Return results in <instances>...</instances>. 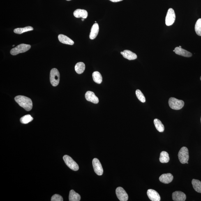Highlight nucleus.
<instances>
[{
    "label": "nucleus",
    "mask_w": 201,
    "mask_h": 201,
    "mask_svg": "<svg viewBox=\"0 0 201 201\" xmlns=\"http://www.w3.org/2000/svg\"><path fill=\"white\" fill-rule=\"evenodd\" d=\"M154 124L157 130L160 132H163L164 130V126L161 121L158 119H155Z\"/></svg>",
    "instance_id": "25"
},
{
    "label": "nucleus",
    "mask_w": 201,
    "mask_h": 201,
    "mask_svg": "<svg viewBox=\"0 0 201 201\" xmlns=\"http://www.w3.org/2000/svg\"><path fill=\"white\" fill-rule=\"evenodd\" d=\"M50 81L53 86H56L59 84L60 73L56 68L52 69L50 72Z\"/></svg>",
    "instance_id": "4"
},
{
    "label": "nucleus",
    "mask_w": 201,
    "mask_h": 201,
    "mask_svg": "<svg viewBox=\"0 0 201 201\" xmlns=\"http://www.w3.org/2000/svg\"><path fill=\"white\" fill-rule=\"evenodd\" d=\"M136 94L137 98L140 101L143 103H145L146 101L145 97L144 96L143 93H142V92L140 90H137L136 91Z\"/></svg>",
    "instance_id": "28"
},
{
    "label": "nucleus",
    "mask_w": 201,
    "mask_h": 201,
    "mask_svg": "<svg viewBox=\"0 0 201 201\" xmlns=\"http://www.w3.org/2000/svg\"><path fill=\"white\" fill-rule=\"evenodd\" d=\"M168 104L170 108L175 110H180L184 105V102L183 100H178L174 97L169 99Z\"/></svg>",
    "instance_id": "3"
},
{
    "label": "nucleus",
    "mask_w": 201,
    "mask_h": 201,
    "mask_svg": "<svg viewBox=\"0 0 201 201\" xmlns=\"http://www.w3.org/2000/svg\"><path fill=\"white\" fill-rule=\"evenodd\" d=\"M31 47V46L29 45L25 44H20L15 48L12 49L10 51V53L12 55H17L21 53L26 52V51L29 50Z\"/></svg>",
    "instance_id": "2"
},
{
    "label": "nucleus",
    "mask_w": 201,
    "mask_h": 201,
    "mask_svg": "<svg viewBox=\"0 0 201 201\" xmlns=\"http://www.w3.org/2000/svg\"><path fill=\"white\" fill-rule=\"evenodd\" d=\"M123 57L128 60H133L136 59V54L128 50H125L123 52Z\"/></svg>",
    "instance_id": "18"
},
{
    "label": "nucleus",
    "mask_w": 201,
    "mask_h": 201,
    "mask_svg": "<svg viewBox=\"0 0 201 201\" xmlns=\"http://www.w3.org/2000/svg\"><path fill=\"white\" fill-rule=\"evenodd\" d=\"M116 194L117 198L121 201L128 200V195L126 191L121 187H118L116 189Z\"/></svg>",
    "instance_id": "9"
},
{
    "label": "nucleus",
    "mask_w": 201,
    "mask_h": 201,
    "mask_svg": "<svg viewBox=\"0 0 201 201\" xmlns=\"http://www.w3.org/2000/svg\"><path fill=\"white\" fill-rule=\"evenodd\" d=\"M173 200L175 201H184L186 199V195L183 192L176 191L172 194Z\"/></svg>",
    "instance_id": "12"
},
{
    "label": "nucleus",
    "mask_w": 201,
    "mask_h": 201,
    "mask_svg": "<svg viewBox=\"0 0 201 201\" xmlns=\"http://www.w3.org/2000/svg\"><path fill=\"white\" fill-rule=\"evenodd\" d=\"M63 159L66 165L72 170L77 171L79 170L78 165L70 156L65 155L63 157Z\"/></svg>",
    "instance_id": "6"
},
{
    "label": "nucleus",
    "mask_w": 201,
    "mask_h": 201,
    "mask_svg": "<svg viewBox=\"0 0 201 201\" xmlns=\"http://www.w3.org/2000/svg\"><path fill=\"white\" fill-rule=\"evenodd\" d=\"M148 197L151 201H160V197L157 192L154 190H148L147 192Z\"/></svg>",
    "instance_id": "10"
},
{
    "label": "nucleus",
    "mask_w": 201,
    "mask_h": 201,
    "mask_svg": "<svg viewBox=\"0 0 201 201\" xmlns=\"http://www.w3.org/2000/svg\"><path fill=\"white\" fill-rule=\"evenodd\" d=\"M73 15L77 18H82L86 19L88 17V13L85 10L77 9L74 12Z\"/></svg>",
    "instance_id": "17"
},
{
    "label": "nucleus",
    "mask_w": 201,
    "mask_h": 201,
    "mask_svg": "<svg viewBox=\"0 0 201 201\" xmlns=\"http://www.w3.org/2000/svg\"><path fill=\"white\" fill-rule=\"evenodd\" d=\"M173 179V176L170 173L163 174L159 178L160 181L164 184H168L172 182Z\"/></svg>",
    "instance_id": "13"
},
{
    "label": "nucleus",
    "mask_w": 201,
    "mask_h": 201,
    "mask_svg": "<svg viewBox=\"0 0 201 201\" xmlns=\"http://www.w3.org/2000/svg\"><path fill=\"white\" fill-rule=\"evenodd\" d=\"M93 165L94 171L97 175H101L103 173V169L99 160L95 158L93 160Z\"/></svg>",
    "instance_id": "8"
},
{
    "label": "nucleus",
    "mask_w": 201,
    "mask_h": 201,
    "mask_svg": "<svg viewBox=\"0 0 201 201\" xmlns=\"http://www.w3.org/2000/svg\"><path fill=\"white\" fill-rule=\"evenodd\" d=\"M173 52H175V50H173Z\"/></svg>",
    "instance_id": "36"
},
{
    "label": "nucleus",
    "mask_w": 201,
    "mask_h": 201,
    "mask_svg": "<svg viewBox=\"0 0 201 201\" xmlns=\"http://www.w3.org/2000/svg\"><path fill=\"white\" fill-rule=\"evenodd\" d=\"M175 14L172 8H170L168 11L165 18V23L167 26L172 25L175 20Z\"/></svg>",
    "instance_id": "7"
},
{
    "label": "nucleus",
    "mask_w": 201,
    "mask_h": 201,
    "mask_svg": "<svg viewBox=\"0 0 201 201\" xmlns=\"http://www.w3.org/2000/svg\"><path fill=\"white\" fill-rule=\"evenodd\" d=\"M121 54H122V55H123V52H121Z\"/></svg>",
    "instance_id": "31"
},
{
    "label": "nucleus",
    "mask_w": 201,
    "mask_h": 201,
    "mask_svg": "<svg viewBox=\"0 0 201 201\" xmlns=\"http://www.w3.org/2000/svg\"></svg>",
    "instance_id": "39"
},
{
    "label": "nucleus",
    "mask_w": 201,
    "mask_h": 201,
    "mask_svg": "<svg viewBox=\"0 0 201 201\" xmlns=\"http://www.w3.org/2000/svg\"><path fill=\"white\" fill-rule=\"evenodd\" d=\"M179 47H180V48H182V47H181V46H179Z\"/></svg>",
    "instance_id": "33"
},
{
    "label": "nucleus",
    "mask_w": 201,
    "mask_h": 201,
    "mask_svg": "<svg viewBox=\"0 0 201 201\" xmlns=\"http://www.w3.org/2000/svg\"><path fill=\"white\" fill-rule=\"evenodd\" d=\"M110 1L112 2H119L122 1L123 0H110Z\"/></svg>",
    "instance_id": "30"
},
{
    "label": "nucleus",
    "mask_w": 201,
    "mask_h": 201,
    "mask_svg": "<svg viewBox=\"0 0 201 201\" xmlns=\"http://www.w3.org/2000/svg\"><path fill=\"white\" fill-rule=\"evenodd\" d=\"M160 160L162 163H167L170 160L168 153L166 152L163 151L160 153Z\"/></svg>",
    "instance_id": "21"
},
{
    "label": "nucleus",
    "mask_w": 201,
    "mask_h": 201,
    "mask_svg": "<svg viewBox=\"0 0 201 201\" xmlns=\"http://www.w3.org/2000/svg\"><path fill=\"white\" fill-rule=\"evenodd\" d=\"M15 101L21 107L27 111L31 110L33 108V103L30 98L27 97L18 96L15 98Z\"/></svg>",
    "instance_id": "1"
},
{
    "label": "nucleus",
    "mask_w": 201,
    "mask_h": 201,
    "mask_svg": "<svg viewBox=\"0 0 201 201\" xmlns=\"http://www.w3.org/2000/svg\"><path fill=\"white\" fill-rule=\"evenodd\" d=\"M93 81L98 84L101 83L103 78L102 75L99 72L96 71L93 72Z\"/></svg>",
    "instance_id": "24"
},
{
    "label": "nucleus",
    "mask_w": 201,
    "mask_h": 201,
    "mask_svg": "<svg viewBox=\"0 0 201 201\" xmlns=\"http://www.w3.org/2000/svg\"><path fill=\"white\" fill-rule=\"evenodd\" d=\"M187 163V164H188V162H187V163Z\"/></svg>",
    "instance_id": "37"
},
{
    "label": "nucleus",
    "mask_w": 201,
    "mask_h": 201,
    "mask_svg": "<svg viewBox=\"0 0 201 201\" xmlns=\"http://www.w3.org/2000/svg\"><path fill=\"white\" fill-rule=\"evenodd\" d=\"M179 160L181 164H185L189 160V153L187 148L183 147L180 150L178 154Z\"/></svg>",
    "instance_id": "5"
},
{
    "label": "nucleus",
    "mask_w": 201,
    "mask_h": 201,
    "mask_svg": "<svg viewBox=\"0 0 201 201\" xmlns=\"http://www.w3.org/2000/svg\"><path fill=\"white\" fill-rule=\"evenodd\" d=\"M86 99L88 101L95 104L99 103V99L95 93L91 91H88L85 94Z\"/></svg>",
    "instance_id": "11"
},
{
    "label": "nucleus",
    "mask_w": 201,
    "mask_h": 201,
    "mask_svg": "<svg viewBox=\"0 0 201 201\" xmlns=\"http://www.w3.org/2000/svg\"><path fill=\"white\" fill-rule=\"evenodd\" d=\"M84 18H82V21H84Z\"/></svg>",
    "instance_id": "32"
},
{
    "label": "nucleus",
    "mask_w": 201,
    "mask_h": 201,
    "mask_svg": "<svg viewBox=\"0 0 201 201\" xmlns=\"http://www.w3.org/2000/svg\"><path fill=\"white\" fill-rule=\"evenodd\" d=\"M174 50L175 53L180 56L187 57H191L192 56L191 53L179 47H176Z\"/></svg>",
    "instance_id": "14"
},
{
    "label": "nucleus",
    "mask_w": 201,
    "mask_h": 201,
    "mask_svg": "<svg viewBox=\"0 0 201 201\" xmlns=\"http://www.w3.org/2000/svg\"><path fill=\"white\" fill-rule=\"evenodd\" d=\"M14 46H15V45H12V46L14 47Z\"/></svg>",
    "instance_id": "35"
},
{
    "label": "nucleus",
    "mask_w": 201,
    "mask_h": 201,
    "mask_svg": "<svg viewBox=\"0 0 201 201\" xmlns=\"http://www.w3.org/2000/svg\"><path fill=\"white\" fill-rule=\"evenodd\" d=\"M66 1H71V0H66Z\"/></svg>",
    "instance_id": "34"
},
{
    "label": "nucleus",
    "mask_w": 201,
    "mask_h": 201,
    "mask_svg": "<svg viewBox=\"0 0 201 201\" xmlns=\"http://www.w3.org/2000/svg\"><path fill=\"white\" fill-rule=\"evenodd\" d=\"M75 69L77 73L81 74L83 73L85 70V65L83 62H78L76 65Z\"/></svg>",
    "instance_id": "20"
},
{
    "label": "nucleus",
    "mask_w": 201,
    "mask_h": 201,
    "mask_svg": "<svg viewBox=\"0 0 201 201\" xmlns=\"http://www.w3.org/2000/svg\"><path fill=\"white\" fill-rule=\"evenodd\" d=\"M99 31V27L98 24L97 23H96L93 25L91 28V32L89 34L90 39L91 40H93L96 38L97 36Z\"/></svg>",
    "instance_id": "16"
},
{
    "label": "nucleus",
    "mask_w": 201,
    "mask_h": 201,
    "mask_svg": "<svg viewBox=\"0 0 201 201\" xmlns=\"http://www.w3.org/2000/svg\"><path fill=\"white\" fill-rule=\"evenodd\" d=\"M33 28L31 26H27L24 28H17L14 30V32L17 34H21L26 32L32 31Z\"/></svg>",
    "instance_id": "22"
},
{
    "label": "nucleus",
    "mask_w": 201,
    "mask_h": 201,
    "mask_svg": "<svg viewBox=\"0 0 201 201\" xmlns=\"http://www.w3.org/2000/svg\"><path fill=\"white\" fill-rule=\"evenodd\" d=\"M33 118L31 117V116L28 114V115L23 116L21 118L20 120L22 124H26L33 121Z\"/></svg>",
    "instance_id": "26"
},
{
    "label": "nucleus",
    "mask_w": 201,
    "mask_h": 201,
    "mask_svg": "<svg viewBox=\"0 0 201 201\" xmlns=\"http://www.w3.org/2000/svg\"><path fill=\"white\" fill-rule=\"evenodd\" d=\"M81 200V196L79 194L77 193L74 190H70L69 195L70 201H79Z\"/></svg>",
    "instance_id": "19"
},
{
    "label": "nucleus",
    "mask_w": 201,
    "mask_h": 201,
    "mask_svg": "<svg viewBox=\"0 0 201 201\" xmlns=\"http://www.w3.org/2000/svg\"><path fill=\"white\" fill-rule=\"evenodd\" d=\"M58 39L61 43L70 45H73L74 42L71 39L63 34H59L58 37Z\"/></svg>",
    "instance_id": "15"
},
{
    "label": "nucleus",
    "mask_w": 201,
    "mask_h": 201,
    "mask_svg": "<svg viewBox=\"0 0 201 201\" xmlns=\"http://www.w3.org/2000/svg\"><path fill=\"white\" fill-rule=\"evenodd\" d=\"M194 189L198 193H201V182L198 179H193L192 181Z\"/></svg>",
    "instance_id": "23"
},
{
    "label": "nucleus",
    "mask_w": 201,
    "mask_h": 201,
    "mask_svg": "<svg viewBox=\"0 0 201 201\" xmlns=\"http://www.w3.org/2000/svg\"><path fill=\"white\" fill-rule=\"evenodd\" d=\"M200 80L201 81V77H200Z\"/></svg>",
    "instance_id": "38"
},
{
    "label": "nucleus",
    "mask_w": 201,
    "mask_h": 201,
    "mask_svg": "<svg viewBox=\"0 0 201 201\" xmlns=\"http://www.w3.org/2000/svg\"><path fill=\"white\" fill-rule=\"evenodd\" d=\"M51 200L52 201H63V199L61 195H57V194H55L53 195L51 198Z\"/></svg>",
    "instance_id": "29"
},
{
    "label": "nucleus",
    "mask_w": 201,
    "mask_h": 201,
    "mask_svg": "<svg viewBox=\"0 0 201 201\" xmlns=\"http://www.w3.org/2000/svg\"><path fill=\"white\" fill-rule=\"evenodd\" d=\"M195 30L197 35L201 36V18L198 19L195 23Z\"/></svg>",
    "instance_id": "27"
}]
</instances>
